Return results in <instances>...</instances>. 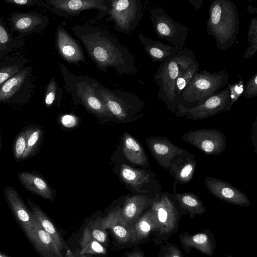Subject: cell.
I'll return each mask as SVG.
<instances>
[{
	"mask_svg": "<svg viewBox=\"0 0 257 257\" xmlns=\"http://www.w3.org/2000/svg\"><path fill=\"white\" fill-rule=\"evenodd\" d=\"M71 29L101 72L106 73L112 68L120 76L137 73L132 54L107 30L87 23L73 25Z\"/></svg>",
	"mask_w": 257,
	"mask_h": 257,
	"instance_id": "cell-1",
	"label": "cell"
},
{
	"mask_svg": "<svg viewBox=\"0 0 257 257\" xmlns=\"http://www.w3.org/2000/svg\"><path fill=\"white\" fill-rule=\"evenodd\" d=\"M206 29L216 41V47L226 50L232 47L239 31L238 13L230 0H213L209 8Z\"/></svg>",
	"mask_w": 257,
	"mask_h": 257,
	"instance_id": "cell-2",
	"label": "cell"
},
{
	"mask_svg": "<svg viewBox=\"0 0 257 257\" xmlns=\"http://www.w3.org/2000/svg\"><path fill=\"white\" fill-rule=\"evenodd\" d=\"M59 68L65 90L76 104L82 105L89 112L99 117L113 118L97 94L96 89L100 84L97 79L73 74L62 63L59 64Z\"/></svg>",
	"mask_w": 257,
	"mask_h": 257,
	"instance_id": "cell-3",
	"label": "cell"
},
{
	"mask_svg": "<svg viewBox=\"0 0 257 257\" xmlns=\"http://www.w3.org/2000/svg\"><path fill=\"white\" fill-rule=\"evenodd\" d=\"M197 61L193 51L184 47L172 57L161 62L154 75V80L159 88L158 96L173 113L175 112L173 96L175 83Z\"/></svg>",
	"mask_w": 257,
	"mask_h": 257,
	"instance_id": "cell-4",
	"label": "cell"
},
{
	"mask_svg": "<svg viewBox=\"0 0 257 257\" xmlns=\"http://www.w3.org/2000/svg\"><path fill=\"white\" fill-rule=\"evenodd\" d=\"M229 79L224 70L215 72L199 71L182 91L179 104L189 108L201 104L223 90Z\"/></svg>",
	"mask_w": 257,
	"mask_h": 257,
	"instance_id": "cell-5",
	"label": "cell"
},
{
	"mask_svg": "<svg viewBox=\"0 0 257 257\" xmlns=\"http://www.w3.org/2000/svg\"><path fill=\"white\" fill-rule=\"evenodd\" d=\"M150 207L155 213L158 226L153 240L156 245H162L177 233L182 214L173 194L166 192H161Z\"/></svg>",
	"mask_w": 257,
	"mask_h": 257,
	"instance_id": "cell-6",
	"label": "cell"
},
{
	"mask_svg": "<svg viewBox=\"0 0 257 257\" xmlns=\"http://www.w3.org/2000/svg\"><path fill=\"white\" fill-rule=\"evenodd\" d=\"M143 15V5L140 0H109V9L97 16L96 19L108 16L105 21L112 22L115 30L129 34L136 29Z\"/></svg>",
	"mask_w": 257,
	"mask_h": 257,
	"instance_id": "cell-7",
	"label": "cell"
},
{
	"mask_svg": "<svg viewBox=\"0 0 257 257\" xmlns=\"http://www.w3.org/2000/svg\"><path fill=\"white\" fill-rule=\"evenodd\" d=\"M96 91L112 117L119 120L133 115L144 106V102L135 93L111 89L100 83Z\"/></svg>",
	"mask_w": 257,
	"mask_h": 257,
	"instance_id": "cell-8",
	"label": "cell"
},
{
	"mask_svg": "<svg viewBox=\"0 0 257 257\" xmlns=\"http://www.w3.org/2000/svg\"><path fill=\"white\" fill-rule=\"evenodd\" d=\"M150 19L159 39L169 42L180 50L184 48L189 31L185 25L175 22L160 7L151 8Z\"/></svg>",
	"mask_w": 257,
	"mask_h": 257,
	"instance_id": "cell-9",
	"label": "cell"
},
{
	"mask_svg": "<svg viewBox=\"0 0 257 257\" xmlns=\"http://www.w3.org/2000/svg\"><path fill=\"white\" fill-rule=\"evenodd\" d=\"M230 91L228 87L204 102L191 107L179 104L174 113L177 117H185L192 120H199L213 116L218 113L230 110Z\"/></svg>",
	"mask_w": 257,
	"mask_h": 257,
	"instance_id": "cell-10",
	"label": "cell"
},
{
	"mask_svg": "<svg viewBox=\"0 0 257 257\" xmlns=\"http://www.w3.org/2000/svg\"><path fill=\"white\" fill-rule=\"evenodd\" d=\"M186 143L207 155H219L226 147L225 135L216 129L201 128L190 131L181 136Z\"/></svg>",
	"mask_w": 257,
	"mask_h": 257,
	"instance_id": "cell-11",
	"label": "cell"
},
{
	"mask_svg": "<svg viewBox=\"0 0 257 257\" xmlns=\"http://www.w3.org/2000/svg\"><path fill=\"white\" fill-rule=\"evenodd\" d=\"M4 193L7 203L16 220L28 239L35 247L36 238L33 214L13 187L6 186Z\"/></svg>",
	"mask_w": 257,
	"mask_h": 257,
	"instance_id": "cell-12",
	"label": "cell"
},
{
	"mask_svg": "<svg viewBox=\"0 0 257 257\" xmlns=\"http://www.w3.org/2000/svg\"><path fill=\"white\" fill-rule=\"evenodd\" d=\"M46 7L56 15L68 18L78 16L85 10H97V16L109 9V0H46Z\"/></svg>",
	"mask_w": 257,
	"mask_h": 257,
	"instance_id": "cell-13",
	"label": "cell"
},
{
	"mask_svg": "<svg viewBox=\"0 0 257 257\" xmlns=\"http://www.w3.org/2000/svg\"><path fill=\"white\" fill-rule=\"evenodd\" d=\"M204 184L216 198L235 205L248 207L251 203L242 191L230 183L212 177H206Z\"/></svg>",
	"mask_w": 257,
	"mask_h": 257,
	"instance_id": "cell-14",
	"label": "cell"
},
{
	"mask_svg": "<svg viewBox=\"0 0 257 257\" xmlns=\"http://www.w3.org/2000/svg\"><path fill=\"white\" fill-rule=\"evenodd\" d=\"M55 40L57 51L65 61L75 65L86 63L81 45L62 25L57 26Z\"/></svg>",
	"mask_w": 257,
	"mask_h": 257,
	"instance_id": "cell-15",
	"label": "cell"
},
{
	"mask_svg": "<svg viewBox=\"0 0 257 257\" xmlns=\"http://www.w3.org/2000/svg\"><path fill=\"white\" fill-rule=\"evenodd\" d=\"M181 246L186 253H189L192 248L201 253L212 256L216 247V239L213 233L209 229L195 234L185 232L179 235Z\"/></svg>",
	"mask_w": 257,
	"mask_h": 257,
	"instance_id": "cell-16",
	"label": "cell"
},
{
	"mask_svg": "<svg viewBox=\"0 0 257 257\" xmlns=\"http://www.w3.org/2000/svg\"><path fill=\"white\" fill-rule=\"evenodd\" d=\"M195 158L194 154L185 150L173 158L168 170L174 179L175 184H186L190 182L197 168Z\"/></svg>",
	"mask_w": 257,
	"mask_h": 257,
	"instance_id": "cell-17",
	"label": "cell"
},
{
	"mask_svg": "<svg viewBox=\"0 0 257 257\" xmlns=\"http://www.w3.org/2000/svg\"><path fill=\"white\" fill-rule=\"evenodd\" d=\"M152 156L163 168L168 169L173 158L184 149L174 145L165 137H152L146 140Z\"/></svg>",
	"mask_w": 257,
	"mask_h": 257,
	"instance_id": "cell-18",
	"label": "cell"
},
{
	"mask_svg": "<svg viewBox=\"0 0 257 257\" xmlns=\"http://www.w3.org/2000/svg\"><path fill=\"white\" fill-rule=\"evenodd\" d=\"M46 16L39 13H15L10 17L12 28L19 34L17 39L44 29L48 22Z\"/></svg>",
	"mask_w": 257,
	"mask_h": 257,
	"instance_id": "cell-19",
	"label": "cell"
},
{
	"mask_svg": "<svg viewBox=\"0 0 257 257\" xmlns=\"http://www.w3.org/2000/svg\"><path fill=\"white\" fill-rule=\"evenodd\" d=\"M100 228L110 229L119 242L124 243L131 240V227L125 220L119 206L110 211L107 216L97 218L93 222Z\"/></svg>",
	"mask_w": 257,
	"mask_h": 257,
	"instance_id": "cell-20",
	"label": "cell"
},
{
	"mask_svg": "<svg viewBox=\"0 0 257 257\" xmlns=\"http://www.w3.org/2000/svg\"><path fill=\"white\" fill-rule=\"evenodd\" d=\"M131 227V242H136L156 234L158 226L155 213L151 207L146 210Z\"/></svg>",
	"mask_w": 257,
	"mask_h": 257,
	"instance_id": "cell-21",
	"label": "cell"
},
{
	"mask_svg": "<svg viewBox=\"0 0 257 257\" xmlns=\"http://www.w3.org/2000/svg\"><path fill=\"white\" fill-rule=\"evenodd\" d=\"M138 37L145 51L154 62H163L180 50L160 41L151 39L141 33L138 34Z\"/></svg>",
	"mask_w": 257,
	"mask_h": 257,
	"instance_id": "cell-22",
	"label": "cell"
},
{
	"mask_svg": "<svg viewBox=\"0 0 257 257\" xmlns=\"http://www.w3.org/2000/svg\"><path fill=\"white\" fill-rule=\"evenodd\" d=\"M156 198H150L145 195H137L126 198L121 210L122 216L127 223L132 225L136 222L144 211L151 207Z\"/></svg>",
	"mask_w": 257,
	"mask_h": 257,
	"instance_id": "cell-23",
	"label": "cell"
},
{
	"mask_svg": "<svg viewBox=\"0 0 257 257\" xmlns=\"http://www.w3.org/2000/svg\"><path fill=\"white\" fill-rule=\"evenodd\" d=\"M21 184L30 192L43 198L54 200L52 190L48 183L34 171L22 172L18 173Z\"/></svg>",
	"mask_w": 257,
	"mask_h": 257,
	"instance_id": "cell-24",
	"label": "cell"
},
{
	"mask_svg": "<svg viewBox=\"0 0 257 257\" xmlns=\"http://www.w3.org/2000/svg\"><path fill=\"white\" fill-rule=\"evenodd\" d=\"M175 201L181 214L193 218L206 212V208L201 199L191 192L177 193L174 190Z\"/></svg>",
	"mask_w": 257,
	"mask_h": 257,
	"instance_id": "cell-25",
	"label": "cell"
},
{
	"mask_svg": "<svg viewBox=\"0 0 257 257\" xmlns=\"http://www.w3.org/2000/svg\"><path fill=\"white\" fill-rule=\"evenodd\" d=\"M122 180L136 190H139L145 184L159 183L154 178L156 174L149 171L135 169L122 164L120 169Z\"/></svg>",
	"mask_w": 257,
	"mask_h": 257,
	"instance_id": "cell-26",
	"label": "cell"
},
{
	"mask_svg": "<svg viewBox=\"0 0 257 257\" xmlns=\"http://www.w3.org/2000/svg\"><path fill=\"white\" fill-rule=\"evenodd\" d=\"M31 68L27 67L7 80L0 86V102H7L19 92L28 82Z\"/></svg>",
	"mask_w": 257,
	"mask_h": 257,
	"instance_id": "cell-27",
	"label": "cell"
},
{
	"mask_svg": "<svg viewBox=\"0 0 257 257\" xmlns=\"http://www.w3.org/2000/svg\"><path fill=\"white\" fill-rule=\"evenodd\" d=\"M34 230L36 238L35 249L43 257H62L59 250L50 235L37 221L35 218Z\"/></svg>",
	"mask_w": 257,
	"mask_h": 257,
	"instance_id": "cell-28",
	"label": "cell"
},
{
	"mask_svg": "<svg viewBox=\"0 0 257 257\" xmlns=\"http://www.w3.org/2000/svg\"><path fill=\"white\" fill-rule=\"evenodd\" d=\"M27 201L30 209L37 221L50 235L58 249L62 252V250L66 248V246L52 221L32 200L28 198Z\"/></svg>",
	"mask_w": 257,
	"mask_h": 257,
	"instance_id": "cell-29",
	"label": "cell"
},
{
	"mask_svg": "<svg viewBox=\"0 0 257 257\" xmlns=\"http://www.w3.org/2000/svg\"><path fill=\"white\" fill-rule=\"evenodd\" d=\"M123 152L124 156L133 164L148 167V158L141 145L128 133L123 137Z\"/></svg>",
	"mask_w": 257,
	"mask_h": 257,
	"instance_id": "cell-30",
	"label": "cell"
},
{
	"mask_svg": "<svg viewBox=\"0 0 257 257\" xmlns=\"http://www.w3.org/2000/svg\"><path fill=\"white\" fill-rule=\"evenodd\" d=\"M199 71V64L197 61L192 64L176 80L173 88V96L175 112L179 104V97L193 76Z\"/></svg>",
	"mask_w": 257,
	"mask_h": 257,
	"instance_id": "cell-31",
	"label": "cell"
},
{
	"mask_svg": "<svg viewBox=\"0 0 257 257\" xmlns=\"http://www.w3.org/2000/svg\"><path fill=\"white\" fill-rule=\"evenodd\" d=\"M80 255L87 254H105V248L92 235L88 226L84 228L82 236L80 240Z\"/></svg>",
	"mask_w": 257,
	"mask_h": 257,
	"instance_id": "cell-32",
	"label": "cell"
},
{
	"mask_svg": "<svg viewBox=\"0 0 257 257\" xmlns=\"http://www.w3.org/2000/svg\"><path fill=\"white\" fill-rule=\"evenodd\" d=\"M43 130L38 126L29 127L26 150L21 160H26L34 156L40 145Z\"/></svg>",
	"mask_w": 257,
	"mask_h": 257,
	"instance_id": "cell-33",
	"label": "cell"
},
{
	"mask_svg": "<svg viewBox=\"0 0 257 257\" xmlns=\"http://www.w3.org/2000/svg\"><path fill=\"white\" fill-rule=\"evenodd\" d=\"M63 94L62 89L56 82L54 77H52L47 86L45 104L47 107H51L54 103L59 106Z\"/></svg>",
	"mask_w": 257,
	"mask_h": 257,
	"instance_id": "cell-34",
	"label": "cell"
},
{
	"mask_svg": "<svg viewBox=\"0 0 257 257\" xmlns=\"http://www.w3.org/2000/svg\"><path fill=\"white\" fill-rule=\"evenodd\" d=\"M28 131L29 127L22 130L15 140L13 152L15 159L18 161H21V158L26 150Z\"/></svg>",
	"mask_w": 257,
	"mask_h": 257,
	"instance_id": "cell-35",
	"label": "cell"
},
{
	"mask_svg": "<svg viewBox=\"0 0 257 257\" xmlns=\"http://www.w3.org/2000/svg\"><path fill=\"white\" fill-rule=\"evenodd\" d=\"M161 245L158 257H188L183 254L176 244L168 241Z\"/></svg>",
	"mask_w": 257,
	"mask_h": 257,
	"instance_id": "cell-36",
	"label": "cell"
},
{
	"mask_svg": "<svg viewBox=\"0 0 257 257\" xmlns=\"http://www.w3.org/2000/svg\"><path fill=\"white\" fill-rule=\"evenodd\" d=\"M238 78L239 80L237 82L231 84L229 83L227 84L230 91V110L233 104L238 100L243 92L244 81L240 76L238 75Z\"/></svg>",
	"mask_w": 257,
	"mask_h": 257,
	"instance_id": "cell-37",
	"label": "cell"
},
{
	"mask_svg": "<svg viewBox=\"0 0 257 257\" xmlns=\"http://www.w3.org/2000/svg\"><path fill=\"white\" fill-rule=\"evenodd\" d=\"M245 98H252L257 96V73H255L244 86L242 93Z\"/></svg>",
	"mask_w": 257,
	"mask_h": 257,
	"instance_id": "cell-38",
	"label": "cell"
},
{
	"mask_svg": "<svg viewBox=\"0 0 257 257\" xmlns=\"http://www.w3.org/2000/svg\"><path fill=\"white\" fill-rule=\"evenodd\" d=\"M20 67L16 64L6 65L2 67L0 69V86L20 72Z\"/></svg>",
	"mask_w": 257,
	"mask_h": 257,
	"instance_id": "cell-39",
	"label": "cell"
},
{
	"mask_svg": "<svg viewBox=\"0 0 257 257\" xmlns=\"http://www.w3.org/2000/svg\"><path fill=\"white\" fill-rule=\"evenodd\" d=\"M12 38L4 24L0 22V52H5L9 45L12 44Z\"/></svg>",
	"mask_w": 257,
	"mask_h": 257,
	"instance_id": "cell-40",
	"label": "cell"
},
{
	"mask_svg": "<svg viewBox=\"0 0 257 257\" xmlns=\"http://www.w3.org/2000/svg\"><path fill=\"white\" fill-rule=\"evenodd\" d=\"M92 236L99 243H104L107 239V234L105 230L100 228L94 223L88 225Z\"/></svg>",
	"mask_w": 257,
	"mask_h": 257,
	"instance_id": "cell-41",
	"label": "cell"
},
{
	"mask_svg": "<svg viewBox=\"0 0 257 257\" xmlns=\"http://www.w3.org/2000/svg\"><path fill=\"white\" fill-rule=\"evenodd\" d=\"M247 37L248 45H257V18L256 17L252 19L250 21Z\"/></svg>",
	"mask_w": 257,
	"mask_h": 257,
	"instance_id": "cell-42",
	"label": "cell"
},
{
	"mask_svg": "<svg viewBox=\"0 0 257 257\" xmlns=\"http://www.w3.org/2000/svg\"><path fill=\"white\" fill-rule=\"evenodd\" d=\"M60 120L62 124L67 127H73L77 123V118L71 114L63 115Z\"/></svg>",
	"mask_w": 257,
	"mask_h": 257,
	"instance_id": "cell-43",
	"label": "cell"
},
{
	"mask_svg": "<svg viewBox=\"0 0 257 257\" xmlns=\"http://www.w3.org/2000/svg\"><path fill=\"white\" fill-rule=\"evenodd\" d=\"M7 3L18 6H32L35 5L37 1L35 0H5Z\"/></svg>",
	"mask_w": 257,
	"mask_h": 257,
	"instance_id": "cell-44",
	"label": "cell"
},
{
	"mask_svg": "<svg viewBox=\"0 0 257 257\" xmlns=\"http://www.w3.org/2000/svg\"><path fill=\"white\" fill-rule=\"evenodd\" d=\"M257 51V45H249L246 50L244 58L246 59L253 56Z\"/></svg>",
	"mask_w": 257,
	"mask_h": 257,
	"instance_id": "cell-45",
	"label": "cell"
},
{
	"mask_svg": "<svg viewBox=\"0 0 257 257\" xmlns=\"http://www.w3.org/2000/svg\"><path fill=\"white\" fill-rule=\"evenodd\" d=\"M189 2L194 7L195 10H198L203 4V0H189Z\"/></svg>",
	"mask_w": 257,
	"mask_h": 257,
	"instance_id": "cell-46",
	"label": "cell"
},
{
	"mask_svg": "<svg viewBox=\"0 0 257 257\" xmlns=\"http://www.w3.org/2000/svg\"><path fill=\"white\" fill-rule=\"evenodd\" d=\"M127 257H145L144 254L140 250H136L131 252Z\"/></svg>",
	"mask_w": 257,
	"mask_h": 257,
	"instance_id": "cell-47",
	"label": "cell"
},
{
	"mask_svg": "<svg viewBox=\"0 0 257 257\" xmlns=\"http://www.w3.org/2000/svg\"><path fill=\"white\" fill-rule=\"evenodd\" d=\"M247 10L248 11V12L250 14H253L254 13H256V11H257L256 8H253L251 6H248L247 7Z\"/></svg>",
	"mask_w": 257,
	"mask_h": 257,
	"instance_id": "cell-48",
	"label": "cell"
},
{
	"mask_svg": "<svg viewBox=\"0 0 257 257\" xmlns=\"http://www.w3.org/2000/svg\"><path fill=\"white\" fill-rule=\"evenodd\" d=\"M0 257H10V256L8 255L7 254L0 251Z\"/></svg>",
	"mask_w": 257,
	"mask_h": 257,
	"instance_id": "cell-49",
	"label": "cell"
},
{
	"mask_svg": "<svg viewBox=\"0 0 257 257\" xmlns=\"http://www.w3.org/2000/svg\"><path fill=\"white\" fill-rule=\"evenodd\" d=\"M67 253V257H74V254H73V252H72L71 251H69Z\"/></svg>",
	"mask_w": 257,
	"mask_h": 257,
	"instance_id": "cell-50",
	"label": "cell"
},
{
	"mask_svg": "<svg viewBox=\"0 0 257 257\" xmlns=\"http://www.w3.org/2000/svg\"><path fill=\"white\" fill-rule=\"evenodd\" d=\"M2 136H1V131H0V151L2 150Z\"/></svg>",
	"mask_w": 257,
	"mask_h": 257,
	"instance_id": "cell-51",
	"label": "cell"
},
{
	"mask_svg": "<svg viewBox=\"0 0 257 257\" xmlns=\"http://www.w3.org/2000/svg\"><path fill=\"white\" fill-rule=\"evenodd\" d=\"M80 257H86V256H85V255H80Z\"/></svg>",
	"mask_w": 257,
	"mask_h": 257,
	"instance_id": "cell-52",
	"label": "cell"
},
{
	"mask_svg": "<svg viewBox=\"0 0 257 257\" xmlns=\"http://www.w3.org/2000/svg\"><path fill=\"white\" fill-rule=\"evenodd\" d=\"M226 257H233V256H232V255L229 254Z\"/></svg>",
	"mask_w": 257,
	"mask_h": 257,
	"instance_id": "cell-53",
	"label": "cell"
},
{
	"mask_svg": "<svg viewBox=\"0 0 257 257\" xmlns=\"http://www.w3.org/2000/svg\"></svg>",
	"mask_w": 257,
	"mask_h": 257,
	"instance_id": "cell-54",
	"label": "cell"
}]
</instances>
